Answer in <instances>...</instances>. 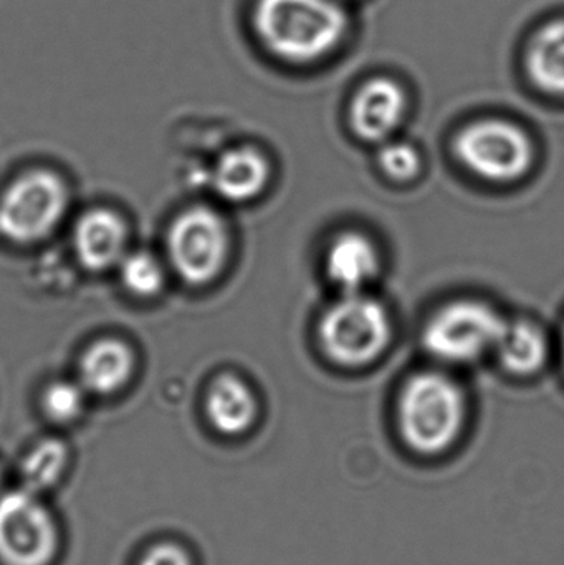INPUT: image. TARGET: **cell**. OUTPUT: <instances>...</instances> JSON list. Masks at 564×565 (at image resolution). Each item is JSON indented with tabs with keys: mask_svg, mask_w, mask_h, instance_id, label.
<instances>
[{
	"mask_svg": "<svg viewBox=\"0 0 564 565\" xmlns=\"http://www.w3.org/2000/svg\"><path fill=\"white\" fill-rule=\"evenodd\" d=\"M406 95L396 82L374 78L364 83L351 105V126L360 138L386 141L403 119Z\"/></svg>",
	"mask_w": 564,
	"mask_h": 565,
	"instance_id": "obj_10",
	"label": "cell"
},
{
	"mask_svg": "<svg viewBox=\"0 0 564 565\" xmlns=\"http://www.w3.org/2000/svg\"><path fill=\"white\" fill-rule=\"evenodd\" d=\"M456 154L469 171L493 182L525 175L533 164V145L525 131L502 119L467 126L456 139Z\"/></svg>",
	"mask_w": 564,
	"mask_h": 565,
	"instance_id": "obj_7",
	"label": "cell"
},
{
	"mask_svg": "<svg viewBox=\"0 0 564 565\" xmlns=\"http://www.w3.org/2000/svg\"><path fill=\"white\" fill-rule=\"evenodd\" d=\"M128 245V228L116 212L93 209L76 221L73 250L85 270L106 271L121 264Z\"/></svg>",
	"mask_w": 564,
	"mask_h": 565,
	"instance_id": "obj_9",
	"label": "cell"
},
{
	"mask_svg": "<svg viewBox=\"0 0 564 565\" xmlns=\"http://www.w3.org/2000/svg\"><path fill=\"white\" fill-rule=\"evenodd\" d=\"M327 275L341 291L363 292L380 274V252L373 242L357 232L334 238L324 258Z\"/></svg>",
	"mask_w": 564,
	"mask_h": 565,
	"instance_id": "obj_11",
	"label": "cell"
},
{
	"mask_svg": "<svg viewBox=\"0 0 564 565\" xmlns=\"http://www.w3.org/2000/svg\"><path fill=\"white\" fill-rule=\"evenodd\" d=\"M205 414L212 428L225 437H241L257 418V398L242 379L219 375L205 398Z\"/></svg>",
	"mask_w": 564,
	"mask_h": 565,
	"instance_id": "obj_14",
	"label": "cell"
},
{
	"mask_svg": "<svg viewBox=\"0 0 564 565\" xmlns=\"http://www.w3.org/2000/svg\"><path fill=\"white\" fill-rule=\"evenodd\" d=\"M267 181V159L248 146L225 151L211 172L212 189L228 202L252 201L264 191Z\"/></svg>",
	"mask_w": 564,
	"mask_h": 565,
	"instance_id": "obj_13",
	"label": "cell"
},
{
	"mask_svg": "<svg viewBox=\"0 0 564 565\" xmlns=\"http://www.w3.org/2000/svg\"><path fill=\"white\" fill-rule=\"evenodd\" d=\"M68 461L66 445L58 438H45L36 444L20 465L23 487L32 493L55 487Z\"/></svg>",
	"mask_w": 564,
	"mask_h": 565,
	"instance_id": "obj_17",
	"label": "cell"
},
{
	"mask_svg": "<svg viewBox=\"0 0 564 565\" xmlns=\"http://www.w3.org/2000/svg\"><path fill=\"white\" fill-rule=\"evenodd\" d=\"M135 372V354L126 342L115 338L93 342L79 359V384L95 395L121 391Z\"/></svg>",
	"mask_w": 564,
	"mask_h": 565,
	"instance_id": "obj_12",
	"label": "cell"
},
{
	"mask_svg": "<svg viewBox=\"0 0 564 565\" xmlns=\"http://www.w3.org/2000/svg\"><path fill=\"white\" fill-rule=\"evenodd\" d=\"M390 339L386 308L364 292H347L321 318V345L338 364H368L383 354Z\"/></svg>",
	"mask_w": 564,
	"mask_h": 565,
	"instance_id": "obj_4",
	"label": "cell"
},
{
	"mask_svg": "<svg viewBox=\"0 0 564 565\" xmlns=\"http://www.w3.org/2000/svg\"><path fill=\"white\" fill-rule=\"evenodd\" d=\"M254 23L270 52L307 63L337 49L347 33L348 15L334 0H258Z\"/></svg>",
	"mask_w": 564,
	"mask_h": 565,
	"instance_id": "obj_2",
	"label": "cell"
},
{
	"mask_svg": "<svg viewBox=\"0 0 564 565\" xmlns=\"http://www.w3.org/2000/svg\"><path fill=\"white\" fill-rule=\"evenodd\" d=\"M66 209L68 189L63 179L49 169H33L0 195V235L17 245L36 244L55 232Z\"/></svg>",
	"mask_w": 564,
	"mask_h": 565,
	"instance_id": "obj_3",
	"label": "cell"
},
{
	"mask_svg": "<svg viewBox=\"0 0 564 565\" xmlns=\"http://www.w3.org/2000/svg\"><path fill=\"white\" fill-rule=\"evenodd\" d=\"M500 364L512 374L530 375L545 364L549 342L545 332L529 321L507 322L493 349Z\"/></svg>",
	"mask_w": 564,
	"mask_h": 565,
	"instance_id": "obj_15",
	"label": "cell"
},
{
	"mask_svg": "<svg viewBox=\"0 0 564 565\" xmlns=\"http://www.w3.org/2000/svg\"><path fill=\"white\" fill-rule=\"evenodd\" d=\"M381 168L390 178L409 181L421 169L419 152L407 142H387L377 156Z\"/></svg>",
	"mask_w": 564,
	"mask_h": 565,
	"instance_id": "obj_20",
	"label": "cell"
},
{
	"mask_svg": "<svg viewBox=\"0 0 564 565\" xmlns=\"http://www.w3.org/2000/svg\"><path fill=\"white\" fill-rule=\"evenodd\" d=\"M563 364H564V332H563Z\"/></svg>",
	"mask_w": 564,
	"mask_h": 565,
	"instance_id": "obj_22",
	"label": "cell"
},
{
	"mask_svg": "<svg viewBox=\"0 0 564 565\" xmlns=\"http://www.w3.org/2000/svg\"><path fill=\"white\" fill-rule=\"evenodd\" d=\"M532 82L549 95L564 96V20H555L533 36L529 49Z\"/></svg>",
	"mask_w": 564,
	"mask_h": 565,
	"instance_id": "obj_16",
	"label": "cell"
},
{
	"mask_svg": "<svg viewBox=\"0 0 564 565\" xmlns=\"http://www.w3.org/2000/svg\"><path fill=\"white\" fill-rule=\"evenodd\" d=\"M56 546L55 521L35 493L23 488L0 498V563L49 565Z\"/></svg>",
	"mask_w": 564,
	"mask_h": 565,
	"instance_id": "obj_8",
	"label": "cell"
},
{
	"mask_svg": "<svg viewBox=\"0 0 564 565\" xmlns=\"http://www.w3.org/2000/svg\"><path fill=\"white\" fill-rule=\"evenodd\" d=\"M118 270L123 286L138 298H152L164 286V268L149 252L126 254Z\"/></svg>",
	"mask_w": 564,
	"mask_h": 565,
	"instance_id": "obj_18",
	"label": "cell"
},
{
	"mask_svg": "<svg viewBox=\"0 0 564 565\" xmlns=\"http://www.w3.org/2000/svg\"><path fill=\"white\" fill-rule=\"evenodd\" d=\"M228 244L224 218L205 205H195L172 221L166 248L179 278L201 286L221 274L227 262Z\"/></svg>",
	"mask_w": 564,
	"mask_h": 565,
	"instance_id": "obj_5",
	"label": "cell"
},
{
	"mask_svg": "<svg viewBox=\"0 0 564 565\" xmlns=\"http://www.w3.org/2000/svg\"><path fill=\"white\" fill-rule=\"evenodd\" d=\"M138 565H192V561L178 544L162 543L151 547Z\"/></svg>",
	"mask_w": 564,
	"mask_h": 565,
	"instance_id": "obj_21",
	"label": "cell"
},
{
	"mask_svg": "<svg viewBox=\"0 0 564 565\" xmlns=\"http://www.w3.org/2000/svg\"><path fill=\"white\" fill-rule=\"evenodd\" d=\"M507 321L486 302L456 301L440 309L424 329L427 351L450 364L477 361L493 351Z\"/></svg>",
	"mask_w": 564,
	"mask_h": 565,
	"instance_id": "obj_6",
	"label": "cell"
},
{
	"mask_svg": "<svg viewBox=\"0 0 564 565\" xmlns=\"http://www.w3.org/2000/svg\"><path fill=\"white\" fill-rule=\"evenodd\" d=\"M86 391L78 381H53L42 395V408L46 417L56 424H72L85 411Z\"/></svg>",
	"mask_w": 564,
	"mask_h": 565,
	"instance_id": "obj_19",
	"label": "cell"
},
{
	"mask_svg": "<svg viewBox=\"0 0 564 565\" xmlns=\"http://www.w3.org/2000/svg\"><path fill=\"white\" fill-rule=\"evenodd\" d=\"M466 397L459 384L437 372L414 375L397 405V431L404 447L421 458L449 454L466 428Z\"/></svg>",
	"mask_w": 564,
	"mask_h": 565,
	"instance_id": "obj_1",
	"label": "cell"
}]
</instances>
